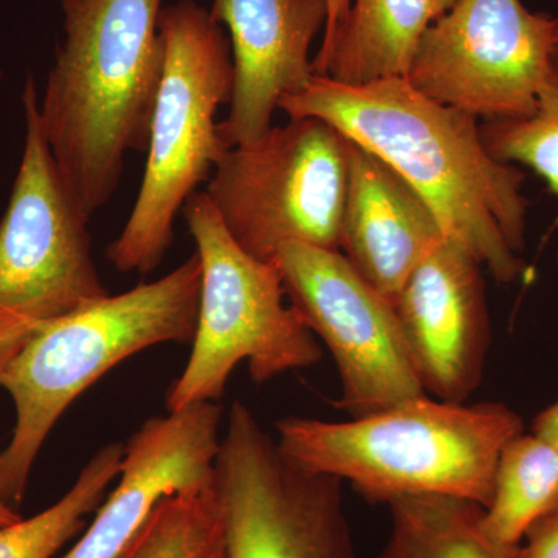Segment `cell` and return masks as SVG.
Here are the masks:
<instances>
[{
	"mask_svg": "<svg viewBox=\"0 0 558 558\" xmlns=\"http://www.w3.org/2000/svg\"><path fill=\"white\" fill-rule=\"evenodd\" d=\"M344 140L341 253L392 304L411 271L447 240L446 231L402 175L359 143Z\"/></svg>",
	"mask_w": 558,
	"mask_h": 558,
	"instance_id": "obj_15",
	"label": "cell"
},
{
	"mask_svg": "<svg viewBox=\"0 0 558 558\" xmlns=\"http://www.w3.org/2000/svg\"><path fill=\"white\" fill-rule=\"evenodd\" d=\"M521 558H558V509L527 529Z\"/></svg>",
	"mask_w": 558,
	"mask_h": 558,
	"instance_id": "obj_22",
	"label": "cell"
},
{
	"mask_svg": "<svg viewBox=\"0 0 558 558\" xmlns=\"http://www.w3.org/2000/svg\"><path fill=\"white\" fill-rule=\"evenodd\" d=\"M556 260H557V266H558V250H557Z\"/></svg>",
	"mask_w": 558,
	"mask_h": 558,
	"instance_id": "obj_28",
	"label": "cell"
},
{
	"mask_svg": "<svg viewBox=\"0 0 558 558\" xmlns=\"http://www.w3.org/2000/svg\"><path fill=\"white\" fill-rule=\"evenodd\" d=\"M277 432L293 461L349 481L369 501L450 495L486 509L501 451L524 424L505 403L424 395L347 422L282 418Z\"/></svg>",
	"mask_w": 558,
	"mask_h": 558,
	"instance_id": "obj_4",
	"label": "cell"
},
{
	"mask_svg": "<svg viewBox=\"0 0 558 558\" xmlns=\"http://www.w3.org/2000/svg\"><path fill=\"white\" fill-rule=\"evenodd\" d=\"M279 109L289 119L326 121L380 157L499 284L526 274V174L488 153L476 117L432 100L405 78L351 86L315 75Z\"/></svg>",
	"mask_w": 558,
	"mask_h": 558,
	"instance_id": "obj_1",
	"label": "cell"
},
{
	"mask_svg": "<svg viewBox=\"0 0 558 558\" xmlns=\"http://www.w3.org/2000/svg\"><path fill=\"white\" fill-rule=\"evenodd\" d=\"M326 5H328V22H326L325 32L322 35V44H326L332 38L341 20L347 16L351 0H326Z\"/></svg>",
	"mask_w": 558,
	"mask_h": 558,
	"instance_id": "obj_24",
	"label": "cell"
},
{
	"mask_svg": "<svg viewBox=\"0 0 558 558\" xmlns=\"http://www.w3.org/2000/svg\"><path fill=\"white\" fill-rule=\"evenodd\" d=\"M484 271L447 238L392 300L418 384L435 399L464 403L483 379L492 339Z\"/></svg>",
	"mask_w": 558,
	"mask_h": 558,
	"instance_id": "obj_12",
	"label": "cell"
},
{
	"mask_svg": "<svg viewBox=\"0 0 558 558\" xmlns=\"http://www.w3.org/2000/svg\"><path fill=\"white\" fill-rule=\"evenodd\" d=\"M558 509V444L520 433L506 444L483 527L502 545H521L527 529Z\"/></svg>",
	"mask_w": 558,
	"mask_h": 558,
	"instance_id": "obj_18",
	"label": "cell"
},
{
	"mask_svg": "<svg viewBox=\"0 0 558 558\" xmlns=\"http://www.w3.org/2000/svg\"><path fill=\"white\" fill-rule=\"evenodd\" d=\"M24 149L0 219V352L44 323L110 293L94 256L89 216L73 199L39 120V94L22 90Z\"/></svg>",
	"mask_w": 558,
	"mask_h": 558,
	"instance_id": "obj_7",
	"label": "cell"
},
{
	"mask_svg": "<svg viewBox=\"0 0 558 558\" xmlns=\"http://www.w3.org/2000/svg\"><path fill=\"white\" fill-rule=\"evenodd\" d=\"M481 138L495 159L535 172L558 199V62L529 116L484 121Z\"/></svg>",
	"mask_w": 558,
	"mask_h": 558,
	"instance_id": "obj_21",
	"label": "cell"
},
{
	"mask_svg": "<svg viewBox=\"0 0 558 558\" xmlns=\"http://www.w3.org/2000/svg\"><path fill=\"white\" fill-rule=\"evenodd\" d=\"M341 483L293 461L236 400L215 462L226 558H355Z\"/></svg>",
	"mask_w": 558,
	"mask_h": 558,
	"instance_id": "obj_9",
	"label": "cell"
},
{
	"mask_svg": "<svg viewBox=\"0 0 558 558\" xmlns=\"http://www.w3.org/2000/svg\"><path fill=\"white\" fill-rule=\"evenodd\" d=\"M202 264L196 336L189 363L167 392V409L218 402L230 374L248 363L253 381L266 384L323 357L299 312L284 304L274 260L250 256L230 236L207 194L182 209Z\"/></svg>",
	"mask_w": 558,
	"mask_h": 558,
	"instance_id": "obj_6",
	"label": "cell"
},
{
	"mask_svg": "<svg viewBox=\"0 0 558 558\" xmlns=\"http://www.w3.org/2000/svg\"><path fill=\"white\" fill-rule=\"evenodd\" d=\"M2 80H3V72H2V69H0V83H2Z\"/></svg>",
	"mask_w": 558,
	"mask_h": 558,
	"instance_id": "obj_27",
	"label": "cell"
},
{
	"mask_svg": "<svg viewBox=\"0 0 558 558\" xmlns=\"http://www.w3.org/2000/svg\"><path fill=\"white\" fill-rule=\"evenodd\" d=\"M222 407L201 402L150 417L124 444L120 483L62 558H117L161 499L215 484Z\"/></svg>",
	"mask_w": 558,
	"mask_h": 558,
	"instance_id": "obj_13",
	"label": "cell"
},
{
	"mask_svg": "<svg viewBox=\"0 0 558 558\" xmlns=\"http://www.w3.org/2000/svg\"><path fill=\"white\" fill-rule=\"evenodd\" d=\"M554 25V60L558 62V11L557 14H553Z\"/></svg>",
	"mask_w": 558,
	"mask_h": 558,
	"instance_id": "obj_26",
	"label": "cell"
},
{
	"mask_svg": "<svg viewBox=\"0 0 558 558\" xmlns=\"http://www.w3.org/2000/svg\"><path fill=\"white\" fill-rule=\"evenodd\" d=\"M159 28L165 68L145 174L126 226L106 248L120 274L145 275L160 266L179 213L229 149L216 121L233 92L229 36L196 0L163 7Z\"/></svg>",
	"mask_w": 558,
	"mask_h": 558,
	"instance_id": "obj_5",
	"label": "cell"
},
{
	"mask_svg": "<svg viewBox=\"0 0 558 558\" xmlns=\"http://www.w3.org/2000/svg\"><path fill=\"white\" fill-rule=\"evenodd\" d=\"M22 520V515L17 509L11 508L2 498H0V527L10 526Z\"/></svg>",
	"mask_w": 558,
	"mask_h": 558,
	"instance_id": "obj_25",
	"label": "cell"
},
{
	"mask_svg": "<svg viewBox=\"0 0 558 558\" xmlns=\"http://www.w3.org/2000/svg\"><path fill=\"white\" fill-rule=\"evenodd\" d=\"M274 263L290 306L336 360L337 405L351 418L425 395L395 307L343 253L292 242L279 248Z\"/></svg>",
	"mask_w": 558,
	"mask_h": 558,
	"instance_id": "obj_11",
	"label": "cell"
},
{
	"mask_svg": "<svg viewBox=\"0 0 558 558\" xmlns=\"http://www.w3.org/2000/svg\"><path fill=\"white\" fill-rule=\"evenodd\" d=\"M117 558H226L215 484L161 499Z\"/></svg>",
	"mask_w": 558,
	"mask_h": 558,
	"instance_id": "obj_20",
	"label": "cell"
},
{
	"mask_svg": "<svg viewBox=\"0 0 558 558\" xmlns=\"http://www.w3.org/2000/svg\"><path fill=\"white\" fill-rule=\"evenodd\" d=\"M554 62L553 14L521 0H458L418 40L405 80L478 120L519 119Z\"/></svg>",
	"mask_w": 558,
	"mask_h": 558,
	"instance_id": "obj_10",
	"label": "cell"
},
{
	"mask_svg": "<svg viewBox=\"0 0 558 558\" xmlns=\"http://www.w3.org/2000/svg\"><path fill=\"white\" fill-rule=\"evenodd\" d=\"M202 264L194 252L157 281L109 295L32 330L0 352V389L16 410L0 449V498L17 509L51 429L76 399L113 366L157 344H193Z\"/></svg>",
	"mask_w": 558,
	"mask_h": 558,
	"instance_id": "obj_3",
	"label": "cell"
},
{
	"mask_svg": "<svg viewBox=\"0 0 558 558\" xmlns=\"http://www.w3.org/2000/svg\"><path fill=\"white\" fill-rule=\"evenodd\" d=\"M207 183L223 227L253 258L270 263L292 242L341 252L347 140L326 121L289 119L227 149Z\"/></svg>",
	"mask_w": 558,
	"mask_h": 558,
	"instance_id": "obj_8",
	"label": "cell"
},
{
	"mask_svg": "<svg viewBox=\"0 0 558 558\" xmlns=\"http://www.w3.org/2000/svg\"><path fill=\"white\" fill-rule=\"evenodd\" d=\"M211 16L229 31L233 92L218 124L229 148L274 126L279 102L314 78L311 49L328 22L326 0H213Z\"/></svg>",
	"mask_w": 558,
	"mask_h": 558,
	"instance_id": "obj_14",
	"label": "cell"
},
{
	"mask_svg": "<svg viewBox=\"0 0 558 558\" xmlns=\"http://www.w3.org/2000/svg\"><path fill=\"white\" fill-rule=\"evenodd\" d=\"M163 0H60L64 40L39 120L73 199L92 216L119 189L128 154L146 153L165 68Z\"/></svg>",
	"mask_w": 558,
	"mask_h": 558,
	"instance_id": "obj_2",
	"label": "cell"
},
{
	"mask_svg": "<svg viewBox=\"0 0 558 558\" xmlns=\"http://www.w3.org/2000/svg\"><path fill=\"white\" fill-rule=\"evenodd\" d=\"M532 433L558 444V402L542 411L532 424Z\"/></svg>",
	"mask_w": 558,
	"mask_h": 558,
	"instance_id": "obj_23",
	"label": "cell"
},
{
	"mask_svg": "<svg viewBox=\"0 0 558 558\" xmlns=\"http://www.w3.org/2000/svg\"><path fill=\"white\" fill-rule=\"evenodd\" d=\"M387 505L391 534L377 558H521V545L488 537L478 502L450 495H402Z\"/></svg>",
	"mask_w": 558,
	"mask_h": 558,
	"instance_id": "obj_17",
	"label": "cell"
},
{
	"mask_svg": "<svg viewBox=\"0 0 558 558\" xmlns=\"http://www.w3.org/2000/svg\"><path fill=\"white\" fill-rule=\"evenodd\" d=\"M458 0H351L332 38L322 44L315 75L359 84L405 78L418 40Z\"/></svg>",
	"mask_w": 558,
	"mask_h": 558,
	"instance_id": "obj_16",
	"label": "cell"
},
{
	"mask_svg": "<svg viewBox=\"0 0 558 558\" xmlns=\"http://www.w3.org/2000/svg\"><path fill=\"white\" fill-rule=\"evenodd\" d=\"M124 446L101 447L89 459L64 497L32 519L0 527V558H51L87 527V515L97 512L106 492L120 475Z\"/></svg>",
	"mask_w": 558,
	"mask_h": 558,
	"instance_id": "obj_19",
	"label": "cell"
}]
</instances>
